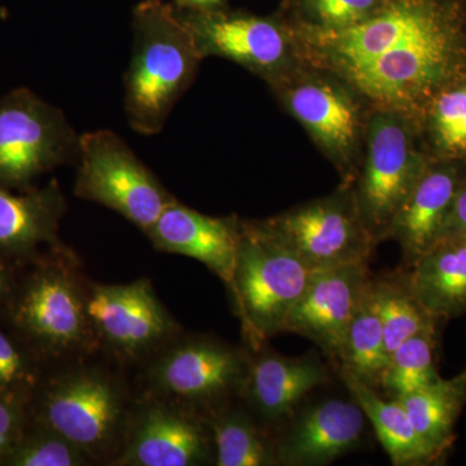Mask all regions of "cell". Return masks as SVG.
Here are the masks:
<instances>
[{
    "label": "cell",
    "instance_id": "cell-9",
    "mask_svg": "<svg viewBox=\"0 0 466 466\" xmlns=\"http://www.w3.org/2000/svg\"><path fill=\"white\" fill-rule=\"evenodd\" d=\"M412 127L406 116L383 109H373L367 124L366 157L352 189L376 245L388 240L398 211L431 162L417 149Z\"/></svg>",
    "mask_w": 466,
    "mask_h": 466
},
{
    "label": "cell",
    "instance_id": "cell-24",
    "mask_svg": "<svg viewBox=\"0 0 466 466\" xmlns=\"http://www.w3.org/2000/svg\"><path fill=\"white\" fill-rule=\"evenodd\" d=\"M397 400L420 437L446 459L455 443L456 422L466 406V367L452 379L438 380Z\"/></svg>",
    "mask_w": 466,
    "mask_h": 466
},
{
    "label": "cell",
    "instance_id": "cell-22",
    "mask_svg": "<svg viewBox=\"0 0 466 466\" xmlns=\"http://www.w3.org/2000/svg\"><path fill=\"white\" fill-rule=\"evenodd\" d=\"M410 289L444 323L466 315V238L435 242L412 266L400 267Z\"/></svg>",
    "mask_w": 466,
    "mask_h": 466
},
{
    "label": "cell",
    "instance_id": "cell-8",
    "mask_svg": "<svg viewBox=\"0 0 466 466\" xmlns=\"http://www.w3.org/2000/svg\"><path fill=\"white\" fill-rule=\"evenodd\" d=\"M76 164V198L116 211L144 233L177 200L113 131L81 135Z\"/></svg>",
    "mask_w": 466,
    "mask_h": 466
},
{
    "label": "cell",
    "instance_id": "cell-33",
    "mask_svg": "<svg viewBox=\"0 0 466 466\" xmlns=\"http://www.w3.org/2000/svg\"><path fill=\"white\" fill-rule=\"evenodd\" d=\"M30 419V400L0 392V466L23 437Z\"/></svg>",
    "mask_w": 466,
    "mask_h": 466
},
{
    "label": "cell",
    "instance_id": "cell-2",
    "mask_svg": "<svg viewBox=\"0 0 466 466\" xmlns=\"http://www.w3.org/2000/svg\"><path fill=\"white\" fill-rule=\"evenodd\" d=\"M94 357L46 370L30 400V413L84 451L94 464L113 465L137 397L124 377L92 364Z\"/></svg>",
    "mask_w": 466,
    "mask_h": 466
},
{
    "label": "cell",
    "instance_id": "cell-10",
    "mask_svg": "<svg viewBox=\"0 0 466 466\" xmlns=\"http://www.w3.org/2000/svg\"><path fill=\"white\" fill-rule=\"evenodd\" d=\"M78 144L64 113L29 88L0 97V188H33L42 175L76 162Z\"/></svg>",
    "mask_w": 466,
    "mask_h": 466
},
{
    "label": "cell",
    "instance_id": "cell-31",
    "mask_svg": "<svg viewBox=\"0 0 466 466\" xmlns=\"http://www.w3.org/2000/svg\"><path fill=\"white\" fill-rule=\"evenodd\" d=\"M46 368L20 339L0 325V392L32 400Z\"/></svg>",
    "mask_w": 466,
    "mask_h": 466
},
{
    "label": "cell",
    "instance_id": "cell-28",
    "mask_svg": "<svg viewBox=\"0 0 466 466\" xmlns=\"http://www.w3.org/2000/svg\"><path fill=\"white\" fill-rule=\"evenodd\" d=\"M438 337L440 327L429 328L390 352L379 391L397 400L441 380L437 364Z\"/></svg>",
    "mask_w": 466,
    "mask_h": 466
},
{
    "label": "cell",
    "instance_id": "cell-6",
    "mask_svg": "<svg viewBox=\"0 0 466 466\" xmlns=\"http://www.w3.org/2000/svg\"><path fill=\"white\" fill-rule=\"evenodd\" d=\"M251 349L218 337H175L143 364L140 394L208 416L240 400Z\"/></svg>",
    "mask_w": 466,
    "mask_h": 466
},
{
    "label": "cell",
    "instance_id": "cell-4",
    "mask_svg": "<svg viewBox=\"0 0 466 466\" xmlns=\"http://www.w3.org/2000/svg\"><path fill=\"white\" fill-rule=\"evenodd\" d=\"M350 90L413 125L426 118L438 94L466 81V38L460 20L404 43L339 76Z\"/></svg>",
    "mask_w": 466,
    "mask_h": 466
},
{
    "label": "cell",
    "instance_id": "cell-5",
    "mask_svg": "<svg viewBox=\"0 0 466 466\" xmlns=\"http://www.w3.org/2000/svg\"><path fill=\"white\" fill-rule=\"evenodd\" d=\"M314 269L262 220H241L231 296L247 346L258 350L283 333Z\"/></svg>",
    "mask_w": 466,
    "mask_h": 466
},
{
    "label": "cell",
    "instance_id": "cell-30",
    "mask_svg": "<svg viewBox=\"0 0 466 466\" xmlns=\"http://www.w3.org/2000/svg\"><path fill=\"white\" fill-rule=\"evenodd\" d=\"M426 118L438 152L443 159L466 156V81L438 94Z\"/></svg>",
    "mask_w": 466,
    "mask_h": 466
},
{
    "label": "cell",
    "instance_id": "cell-20",
    "mask_svg": "<svg viewBox=\"0 0 466 466\" xmlns=\"http://www.w3.org/2000/svg\"><path fill=\"white\" fill-rule=\"evenodd\" d=\"M464 167L456 159L431 161L401 205L389 238L400 244L404 268L412 266L440 238L459 189Z\"/></svg>",
    "mask_w": 466,
    "mask_h": 466
},
{
    "label": "cell",
    "instance_id": "cell-18",
    "mask_svg": "<svg viewBox=\"0 0 466 466\" xmlns=\"http://www.w3.org/2000/svg\"><path fill=\"white\" fill-rule=\"evenodd\" d=\"M370 279L368 265L315 271L283 333L299 334L314 342L337 372L349 325Z\"/></svg>",
    "mask_w": 466,
    "mask_h": 466
},
{
    "label": "cell",
    "instance_id": "cell-26",
    "mask_svg": "<svg viewBox=\"0 0 466 466\" xmlns=\"http://www.w3.org/2000/svg\"><path fill=\"white\" fill-rule=\"evenodd\" d=\"M370 289L382 321L389 354L415 334L443 324L422 306L401 268L392 274L372 276Z\"/></svg>",
    "mask_w": 466,
    "mask_h": 466
},
{
    "label": "cell",
    "instance_id": "cell-13",
    "mask_svg": "<svg viewBox=\"0 0 466 466\" xmlns=\"http://www.w3.org/2000/svg\"><path fill=\"white\" fill-rule=\"evenodd\" d=\"M314 271L368 265L376 242L359 211L352 186L262 220Z\"/></svg>",
    "mask_w": 466,
    "mask_h": 466
},
{
    "label": "cell",
    "instance_id": "cell-7",
    "mask_svg": "<svg viewBox=\"0 0 466 466\" xmlns=\"http://www.w3.org/2000/svg\"><path fill=\"white\" fill-rule=\"evenodd\" d=\"M456 20L458 14L444 0H389L357 25L332 30L300 24L290 34L297 57L318 72L339 78Z\"/></svg>",
    "mask_w": 466,
    "mask_h": 466
},
{
    "label": "cell",
    "instance_id": "cell-16",
    "mask_svg": "<svg viewBox=\"0 0 466 466\" xmlns=\"http://www.w3.org/2000/svg\"><path fill=\"white\" fill-rule=\"evenodd\" d=\"M336 78V76H334ZM283 91L285 106L305 126L315 142L339 167L345 183L352 186L358 177V148L363 125L351 90L336 78L308 76L288 85Z\"/></svg>",
    "mask_w": 466,
    "mask_h": 466
},
{
    "label": "cell",
    "instance_id": "cell-29",
    "mask_svg": "<svg viewBox=\"0 0 466 466\" xmlns=\"http://www.w3.org/2000/svg\"><path fill=\"white\" fill-rule=\"evenodd\" d=\"M32 415V413H30ZM87 455L48 426L30 419L23 437L3 466H86Z\"/></svg>",
    "mask_w": 466,
    "mask_h": 466
},
{
    "label": "cell",
    "instance_id": "cell-12",
    "mask_svg": "<svg viewBox=\"0 0 466 466\" xmlns=\"http://www.w3.org/2000/svg\"><path fill=\"white\" fill-rule=\"evenodd\" d=\"M86 306L100 351L122 367L143 366L182 333L148 279L128 284L87 281Z\"/></svg>",
    "mask_w": 466,
    "mask_h": 466
},
{
    "label": "cell",
    "instance_id": "cell-3",
    "mask_svg": "<svg viewBox=\"0 0 466 466\" xmlns=\"http://www.w3.org/2000/svg\"><path fill=\"white\" fill-rule=\"evenodd\" d=\"M133 34L125 110L131 128L150 137L164 128L202 56L179 12L165 0H143L135 7Z\"/></svg>",
    "mask_w": 466,
    "mask_h": 466
},
{
    "label": "cell",
    "instance_id": "cell-21",
    "mask_svg": "<svg viewBox=\"0 0 466 466\" xmlns=\"http://www.w3.org/2000/svg\"><path fill=\"white\" fill-rule=\"evenodd\" d=\"M66 210L55 180L23 192L0 188V254L24 263L63 247L58 229Z\"/></svg>",
    "mask_w": 466,
    "mask_h": 466
},
{
    "label": "cell",
    "instance_id": "cell-11",
    "mask_svg": "<svg viewBox=\"0 0 466 466\" xmlns=\"http://www.w3.org/2000/svg\"><path fill=\"white\" fill-rule=\"evenodd\" d=\"M372 433L366 412L348 388L341 381L339 388L330 382L309 395L272 431L276 466L332 464L368 449Z\"/></svg>",
    "mask_w": 466,
    "mask_h": 466
},
{
    "label": "cell",
    "instance_id": "cell-25",
    "mask_svg": "<svg viewBox=\"0 0 466 466\" xmlns=\"http://www.w3.org/2000/svg\"><path fill=\"white\" fill-rule=\"evenodd\" d=\"M214 443V465L276 466L274 441L240 400L208 416Z\"/></svg>",
    "mask_w": 466,
    "mask_h": 466
},
{
    "label": "cell",
    "instance_id": "cell-23",
    "mask_svg": "<svg viewBox=\"0 0 466 466\" xmlns=\"http://www.w3.org/2000/svg\"><path fill=\"white\" fill-rule=\"evenodd\" d=\"M336 375L363 408L376 440L381 443L392 465H437L446 460L420 437L400 400H385L381 392L349 370H339Z\"/></svg>",
    "mask_w": 466,
    "mask_h": 466
},
{
    "label": "cell",
    "instance_id": "cell-32",
    "mask_svg": "<svg viewBox=\"0 0 466 466\" xmlns=\"http://www.w3.org/2000/svg\"><path fill=\"white\" fill-rule=\"evenodd\" d=\"M389 0H302V25L345 29L377 14Z\"/></svg>",
    "mask_w": 466,
    "mask_h": 466
},
{
    "label": "cell",
    "instance_id": "cell-35",
    "mask_svg": "<svg viewBox=\"0 0 466 466\" xmlns=\"http://www.w3.org/2000/svg\"><path fill=\"white\" fill-rule=\"evenodd\" d=\"M20 263L7 258L0 254V315L9 299L15 280H16L17 269Z\"/></svg>",
    "mask_w": 466,
    "mask_h": 466
},
{
    "label": "cell",
    "instance_id": "cell-1",
    "mask_svg": "<svg viewBox=\"0 0 466 466\" xmlns=\"http://www.w3.org/2000/svg\"><path fill=\"white\" fill-rule=\"evenodd\" d=\"M66 245L18 266L16 280L0 319L46 367H56L100 351L87 314V281Z\"/></svg>",
    "mask_w": 466,
    "mask_h": 466
},
{
    "label": "cell",
    "instance_id": "cell-17",
    "mask_svg": "<svg viewBox=\"0 0 466 466\" xmlns=\"http://www.w3.org/2000/svg\"><path fill=\"white\" fill-rule=\"evenodd\" d=\"M333 373L332 364L317 350L302 357H285L266 343L251 350L249 370L238 400L272 433L309 395L333 382Z\"/></svg>",
    "mask_w": 466,
    "mask_h": 466
},
{
    "label": "cell",
    "instance_id": "cell-15",
    "mask_svg": "<svg viewBox=\"0 0 466 466\" xmlns=\"http://www.w3.org/2000/svg\"><path fill=\"white\" fill-rule=\"evenodd\" d=\"M201 56L235 61L250 72L278 82L297 57L289 29L272 18L217 11H177Z\"/></svg>",
    "mask_w": 466,
    "mask_h": 466
},
{
    "label": "cell",
    "instance_id": "cell-36",
    "mask_svg": "<svg viewBox=\"0 0 466 466\" xmlns=\"http://www.w3.org/2000/svg\"><path fill=\"white\" fill-rule=\"evenodd\" d=\"M179 11H217L225 7V0H174Z\"/></svg>",
    "mask_w": 466,
    "mask_h": 466
},
{
    "label": "cell",
    "instance_id": "cell-19",
    "mask_svg": "<svg viewBox=\"0 0 466 466\" xmlns=\"http://www.w3.org/2000/svg\"><path fill=\"white\" fill-rule=\"evenodd\" d=\"M146 235L156 249L188 257L207 266L231 293L240 244V219L205 216L175 200Z\"/></svg>",
    "mask_w": 466,
    "mask_h": 466
},
{
    "label": "cell",
    "instance_id": "cell-27",
    "mask_svg": "<svg viewBox=\"0 0 466 466\" xmlns=\"http://www.w3.org/2000/svg\"><path fill=\"white\" fill-rule=\"evenodd\" d=\"M370 285L349 325L339 370H349L379 391L389 352L382 321L373 303Z\"/></svg>",
    "mask_w": 466,
    "mask_h": 466
},
{
    "label": "cell",
    "instance_id": "cell-34",
    "mask_svg": "<svg viewBox=\"0 0 466 466\" xmlns=\"http://www.w3.org/2000/svg\"><path fill=\"white\" fill-rule=\"evenodd\" d=\"M453 238H466V179L456 195L438 241Z\"/></svg>",
    "mask_w": 466,
    "mask_h": 466
},
{
    "label": "cell",
    "instance_id": "cell-14",
    "mask_svg": "<svg viewBox=\"0 0 466 466\" xmlns=\"http://www.w3.org/2000/svg\"><path fill=\"white\" fill-rule=\"evenodd\" d=\"M207 416L170 401L140 394L135 400L124 444L113 465H214Z\"/></svg>",
    "mask_w": 466,
    "mask_h": 466
}]
</instances>
